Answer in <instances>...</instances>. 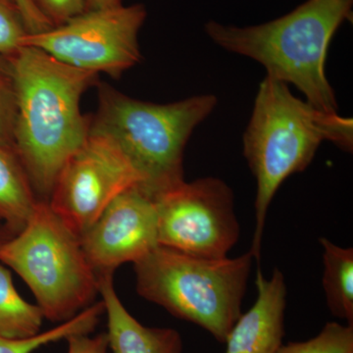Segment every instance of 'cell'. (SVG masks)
<instances>
[{"label":"cell","mask_w":353,"mask_h":353,"mask_svg":"<svg viewBox=\"0 0 353 353\" xmlns=\"http://www.w3.org/2000/svg\"><path fill=\"white\" fill-rule=\"evenodd\" d=\"M143 4L92 9L57 27L28 34L21 46L48 53L74 68L119 79L141 61Z\"/></svg>","instance_id":"52a82bcc"},{"label":"cell","mask_w":353,"mask_h":353,"mask_svg":"<svg viewBox=\"0 0 353 353\" xmlns=\"http://www.w3.org/2000/svg\"><path fill=\"white\" fill-rule=\"evenodd\" d=\"M0 261L24 280L43 317L52 322L72 319L99 294V276L80 239L48 201H39L25 227L0 245Z\"/></svg>","instance_id":"8992f818"},{"label":"cell","mask_w":353,"mask_h":353,"mask_svg":"<svg viewBox=\"0 0 353 353\" xmlns=\"http://www.w3.org/2000/svg\"><path fill=\"white\" fill-rule=\"evenodd\" d=\"M43 314L26 301L14 287L10 272L0 265V336L27 339L41 333Z\"/></svg>","instance_id":"9a60e30c"},{"label":"cell","mask_w":353,"mask_h":353,"mask_svg":"<svg viewBox=\"0 0 353 353\" xmlns=\"http://www.w3.org/2000/svg\"><path fill=\"white\" fill-rule=\"evenodd\" d=\"M12 61L17 85L15 152L37 197L48 201L62 167L90 134V117L81 111V101L99 83V75L30 46L21 48Z\"/></svg>","instance_id":"6da1fadb"},{"label":"cell","mask_w":353,"mask_h":353,"mask_svg":"<svg viewBox=\"0 0 353 353\" xmlns=\"http://www.w3.org/2000/svg\"><path fill=\"white\" fill-rule=\"evenodd\" d=\"M324 141L352 152V118L319 110L294 97L287 83L266 77L243 134V153L257 183L250 250L257 263L267 212L276 192L290 176L307 168Z\"/></svg>","instance_id":"7a4b0ae2"},{"label":"cell","mask_w":353,"mask_h":353,"mask_svg":"<svg viewBox=\"0 0 353 353\" xmlns=\"http://www.w3.org/2000/svg\"><path fill=\"white\" fill-rule=\"evenodd\" d=\"M234 199L220 179L183 181L155 199L158 243L203 259L228 257L241 233Z\"/></svg>","instance_id":"ba28073f"},{"label":"cell","mask_w":353,"mask_h":353,"mask_svg":"<svg viewBox=\"0 0 353 353\" xmlns=\"http://www.w3.org/2000/svg\"><path fill=\"white\" fill-rule=\"evenodd\" d=\"M17 85L12 59L0 52V146L15 152Z\"/></svg>","instance_id":"ac0fdd59"},{"label":"cell","mask_w":353,"mask_h":353,"mask_svg":"<svg viewBox=\"0 0 353 353\" xmlns=\"http://www.w3.org/2000/svg\"><path fill=\"white\" fill-rule=\"evenodd\" d=\"M253 259L250 252L209 259L159 245L134 263L137 292L225 343L241 315Z\"/></svg>","instance_id":"5b68a950"},{"label":"cell","mask_w":353,"mask_h":353,"mask_svg":"<svg viewBox=\"0 0 353 353\" xmlns=\"http://www.w3.org/2000/svg\"><path fill=\"white\" fill-rule=\"evenodd\" d=\"M87 10L121 6L122 0H85Z\"/></svg>","instance_id":"603a6c76"},{"label":"cell","mask_w":353,"mask_h":353,"mask_svg":"<svg viewBox=\"0 0 353 353\" xmlns=\"http://www.w3.org/2000/svg\"><path fill=\"white\" fill-rule=\"evenodd\" d=\"M259 296L252 307L241 314L230 331L226 353H276L285 336L287 285L276 268L271 279L257 269Z\"/></svg>","instance_id":"8fae6325"},{"label":"cell","mask_w":353,"mask_h":353,"mask_svg":"<svg viewBox=\"0 0 353 353\" xmlns=\"http://www.w3.org/2000/svg\"><path fill=\"white\" fill-rule=\"evenodd\" d=\"M276 353H353V325L327 323L314 338L282 345Z\"/></svg>","instance_id":"e0dca14e"},{"label":"cell","mask_w":353,"mask_h":353,"mask_svg":"<svg viewBox=\"0 0 353 353\" xmlns=\"http://www.w3.org/2000/svg\"><path fill=\"white\" fill-rule=\"evenodd\" d=\"M17 1L25 14L30 32H41L43 30L44 31V30L50 29L51 26L43 19V16L37 11L30 0H17Z\"/></svg>","instance_id":"7402d4cb"},{"label":"cell","mask_w":353,"mask_h":353,"mask_svg":"<svg viewBox=\"0 0 353 353\" xmlns=\"http://www.w3.org/2000/svg\"><path fill=\"white\" fill-rule=\"evenodd\" d=\"M139 176L118 146L90 132L58 174L48 204L80 238Z\"/></svg>","instance_id":"9c48e42d"},{"label":"cell","mask_w":353,"mask_h":353,"mask_svg":"<svg viewBox=\"0 0 353 353\" xmlns=\"http://www.w3.org/2000/svg\"><path fill=\"white\" fill-rule=\"evenodd\" d=\"M353 0H306L278 19L238 27L209 21L206 34L230 52L263 65L272 79L296 85L319 110L338 113L326 76L330 43L352 16Z\"/></svg>","instance_id":"3957f363"},{"label":"cell","mask_w":353,"mask_h":353,"mask_svg":"<svg viewBox=\"0 0 353 353\" xmlns=\"http://www.w3.org/2000/svg\"><path fill=\"white\" fill-rule=\"evenodd\" d=\"M51 27H57L87 11L85 0H30Z\"/></svg>","instance_id":"ffe728a7"},{"label":"cell","mask_w":353,"mask_h":353,"mask_svg":"<svg viewBox=\"0 0 353 353\" xmlns=\"http://www.w3.org/2000/svg\"><path fill=\"white\" fill-rule=\"evenodd\" d=\"M99 292L108 315L106 336L113 353H183L176 330L143 326L125 308L114 288L113 274L99 276Z\"/></svg>","instance_id":"7c38bea8"},{"label":"cell","mask_w":353,"mask_h":353,"mask_svg":"<svg viewBox=\"0 0 353 353\" xmlns=\"http://www.w3.org/2000/svg\"><path fill=\"white\" fill-rule=\"evenodd\" d=\"M90 132L113 141L153 199L185 181L183 153L192 132L217 104L212 94L167 104L139 101L99 82Z\"/></svg>","instance_id":"277c9868"},{"label":"cell","mask_w":353,"mask_h":353,"mask_svg":"<svg viewBox=\"0 0 353 353\" xmlns=\"http://www.w3.org/2000/svg\"><path fill=\"white\" fill-rule=\"evenodd\" d=\"M28 34L29 26L17 0H0V52L13 60Z\"/></svg>","instance_id":"d6986e66"},{"label":"cell","mask_w":353,"mask_h":353,"mask_svg":"<svg viewBox=\"0 0 353 353\" xmlns=\"http://www.w3.org/2000/svg\"><path fill=\"white\" fill-rule=\"evenodd\" d=\"M323 248V287L334 317L353 325V250L320 239Z\"/></svg>","instance_id":"5bb4252c"},{"label":"cell","mask_w":353,"mask_h":353,"mask_svg":"<svg viewBox=\"0 0 353 353\" xmlns=\"http://www.w3.org/2000/svg\"><path fill=\"white\" fill-rule=\"evenodd\" d=\"M12 236L13 234L7 229L6 225L0 221V245L6 243V241H8L9 239L12 238Z\"/></svg>","instance_id":"cb8c5ba5"},{"label":"cell","mask_w":353,"mask_h":353,"mask_svg":"<svg viewBox=\"0 0 353 353\" xmlns=\"http://www.w3.org/2000/svg\"><path fill=\"white\" fill-rule=\"evenodd\" d=\"M39 201L16 152L0 146V221L13 236L27 224Z\"/></svg>","instance_id":"4fadbf2b"},{"label":"cell","mask_w":353,"mask_h":353,"mask_svg":"<svg viewBox=\"0 0 353 353\" xmlns=\"http://www.w3.org/2000/svg\"><path fill=\"white\" fill-rule=\"evenodd\" d=\"M68 343L67 353H108L106 334L90 336L88 334H74L66 339Z\"/></svg>","instance_id":"44dd1931"},{"label":"cell","mask_w":353,"mask_h":353,"mask_svg":"<svg viewBox=\"0 0 353 353\" xmlns=\"http://www.w3.org/2000/svg\"><path fill=\"white\" fill-rule=\"evenodd\" d=\"M103 313V303L99 301L83 309L68 321L31 338L8 339L0 336V353H32L43 345L66 340L74 334L92 333Z\"/></svg>","instance_id":"2e32d148"},{"label":"cell","mask_w":353,"mask_h":353,"mask_svg":"<svg viewBox=\"0 0 353 353\" xmlns=\"http://www.w3.org/2000/svg\"><path fill=\"white\" fill-rule=\"evenodd\" d=\"M79 239L97 276L134 263L159 246L157 201L137 183L116 197Z\"/></svg>","instance_id":"30bf717a"}]
</instances>
